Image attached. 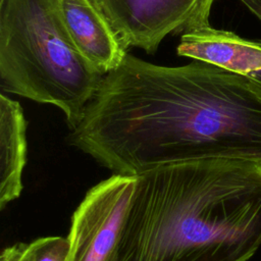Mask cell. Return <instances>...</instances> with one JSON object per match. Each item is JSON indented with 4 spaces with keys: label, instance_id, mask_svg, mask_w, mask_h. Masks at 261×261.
<instances>
[{
    "label": "cell",
    "instance_id": "obj_12",
    "mask_svg": "<svg viewBox=\"0 0 261 261\" xmlns=\"http://www.w3.org/2000/svg\"><path fill=\"white\" fill-rule=\"evenodd\" d=\"M3 1H4V0H0V3H2V2H3Z\"/></svg>",
    "mask_w": 261,
    "mask_h": 261
},
{
    "label": "cell",
    "instance_id": "obj_11",
    "mask_svg": "<svg viewBox=\"0 0 261 261\" xmlns=\"http://www.w3.org/2000/svg\"><path fill=\"white\" fill-rule=\"evenodd\" d=\"M249 76L255 79L256 81H258L259 83H261V69H258L256 71H253L252 73L249 74Z\"/></svg>",
    "mask_w": 261,
    "mask_h": 261
},
{
    "label": "cell",
    "instance_id": "obj_2",
    "mask_svg": "<svg viewBox=\"0 0 261 261\" xmlns=\"http://www.w3.org/2000/svg\"><path fill=\"white\" fill-rule=\"evenodd\" d=\"M261 246V160L200 159L137 175L112 261H248Z\"/></svg>",
    "mask_w": 261,
    "mask_h": 261
},
{
    "label": "cell",
    "instance_id": "obj_8",
    "mask_svg": "<svg viewBox=\"0 0 261 261\" xmlns=\"http://www.w3.org/2000/svg\"><path fill=\"white\" fill-rule=\"evenodd\" d=\"M27 120L20 104L0 95V208L17 199L22 191L27 163Z\"/></svg>",
    "mask_w": 261,
    "mask_h": 261
},
{
    "label": "cell",
    "instance_id": "obj_5",
    "mask_svg": "<svg viewBox=\"0 0 261 261\" xmlns=\"http://www.w3.org/2000/svg\"><path fill=\"white\" fill-rule=\"evenodd\" d=\"M122 45L155 52L168 35L210 25L215 0H94Z\"/></svg>",
    "mask_w": 261,
    "mask_h": 261
},
{
    "label": "cell",
    "instance_id": "obj_9",
    "mask_svg": "<svg viewBox=\"0 0 261 261\" xmlns=\"http://www.w3.org/2000/svg\"><path fill=\"white\" fill-rule=\"evenodd\" d=\"M21 261H67L69 242L67 238L45 237L29 244L17 243Z\"/></svg>",
    "mask_w": 261,
    "mask_h": 261
},
{
    "label": "cell",
    "instance_id": "obj_1",
    "mask_svg": "<svg viewBox=\"0 0 261 261\" xmlns=\"http://www.w3.org/2000/svg\"><path fill=\"white\" fill-rule=\"evenodd\" d=\"M70 143L113 173L200 159L261 160V83L202 62L126 53L106 73Z\"/></svg>",
    "mask_w": 261,
    "mask_h": 261
},
{
    "label": "cell",
    "instance_id": "obj_3",
    "mask_svg": "<svg viewBox=\"0 0 261 261\" xmlns=\"http://www.w3.org/2000/svg\"><path fill=\"white\" fill-rule=\"evenodd\" d=\"M104 75L75 47L56 0L0 3L3 92L58 107L74 129Z\"/></svg>",
    "mask_w": 261,
    "mask_h": 261
},
{
    "label": "cell",
    "instance_id": "obj_4",
    "mask_svg": "<svg viewBox=\"0 0 261 261\" xmlns=\"http://www.w3.org/2000/svg\"><path fill=\"white\" fill-rule=\"evenodd\" d=\"M137 176L113 173L91 188L72 214L67 261H112Z\"/></svg>",
    "mask_w": 261,
    "mask_h": 261
},
{
    "label": "cell",
    "instance_id": "obj_10",
    "mask_svg": "<svg viewBox=\"0 0 261 261\" xmlns=\"http://www.w3.org/2000/svg\"><path fill=\"white\" fill-rule=\"evenodd\" d=\"M261 20V0H240Z\"/></svg>",
    "mask_w": 261,
    "mask_h": 261
},
{
    "label": "cell",
    "instance_id": "obj_7",
    "mask_svg": "<svg viewBox=\"0 0 261 261\" xmlns=\"http://www.w3.org/2000/svg\"><path fill=\"white\" fill-rule=\"evenodd\" d=\"M178 55L249 75L261 69V41H252L211 25L180 36Z\"/></svg>",
    "mask_w": 261,
    "mask_h": 261
},
{
    "label": "cell",
    "instance_id": "obj_6",
    "mask_svg": "<svg viewBox=\"0 0 261 261\" xmlns=\"http://www.w3.org/2000/svg\"><path fill=\"white\" fill-rule=\"evenodd\" d=\"M56 5L75 47L102 73L121 64L126 48L94 0H56Z\"/></svg>",
    "mask_w": 261,
    "mask_h": 261
}]
</instances>
